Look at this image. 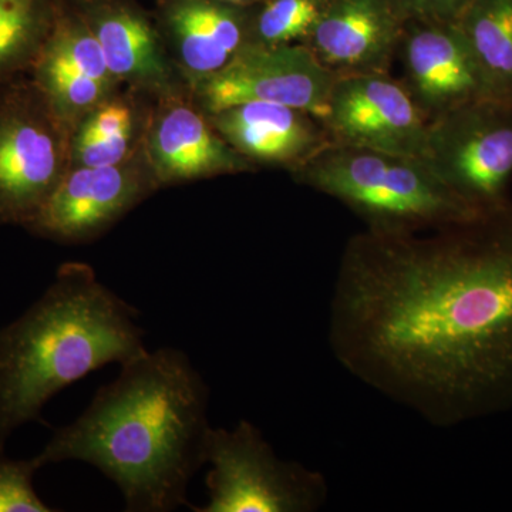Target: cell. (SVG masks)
Returning a JSON list of instances; mask_svg holds the SVG:
<instances>
[{
	"mask_svg": "<svg viewBox=\"0 0 512 512\" xmlns=\"http://www.w3.org/2000/svg\"><path fill=\"white\" fill-rule=\"evenodd\" d=\"M328 339L339 365L434 427L512 407V202L416 234L353 235Z\"/></svg>",
	"mask_w": 512,
	"mask_h": 512,
	"instance_id": "1",
	"label": "cell"
},
{
	"mask_svg": "<svg viewBox=\"0 0 512 512\" xmlns=\"http://www.w3.org/2000/svg\"><path fill=\"white\" fill-rule=\"evenodd\" d=\"M208 406L210 387L183 350L147 349L35 458L40 467H96L119 487L128 512L174 511L188 505V484L207 464Z\"/></svg>",
	"mask_w": 512,
	"mask_h": 512,
	"instance_id": "2",
	"label": "cell"
},
{
	"mask_svg": "<svg viewBox=\"0 0 512 512\" xmlns=\"http://www.w3.org/2000/svg\"><path fill=\"white\" fill-rule=\"evenodd\" d=\"M134 306L97 279L92 266L67 262L18 319L0 330V453L46 403L89 373L143 355Z\"/></svg>",
	"mask_w": 512,
	"mask_h": 512,
	"instance_id": "3",
	"label": "cell"
},
{
	"mask_svg": "<svg viewBox=\"0 0 512 512\" xmlns=\"http://www.w3.org/2000/svg\"><path fill=\"white\" fill-rule=\"evenodd\" d=\"M382 235L416 234L471 220V207L420 157L330 143L292 174Z\"/></svg>",
	"mask_w": 512,
	"mask_h": 512,
	"instance_id": "4",
	"label": "cell"
},
{
	"mask_svg": "<svg viewBox=\"0 0 512 512\" xmlns=\"http://www.w3.org/2000/svg\"><path fill=\"white\" fill-rule=\"evenodd\" d=\"M73 131L35 80L0 87V225L26 227L72 165Z\"/></svg>",
	"mask_w": 512,
	"mask_h": 512,
	"instance_id": "5",
	"label": "cell"
},
{
	"mask_svg": "<svg viewBox=\"0 0 512 512\" xmlns=\"http://www.w3.org/2000/svg\"><path fill=\"white\" fill-rule=\"evenodd\" d=\"M207 464L208 503L192 505L197 512H315L328 501L325 476L278 457L248 420L231 430L212 427Z\"/></svg>",
	"mask_w": 512,
	"mask_h": 512,
	"instance_id": "6",
	"label": "cell"
},
{
	"mask_svg": "<svg viewBox=\"0 0 512 512\" xmlns=\"http://www.w3.org/2000/svg\"><path fill=\"white\" fill-rule=\"evenodd\" d=\"M421 158L476 210L510 204L512 103L478 97L430 121Z\"/></svg>",
	"mask_w": 512,
	"mask_h": 512,
	"instance_id": "7",
	"label": "cell"
},
{
	"mask_svg": "<svg viewBox=\"0 0 512 512\" xmlns=\"http://www.w3.org/2000/svg\"><path fill=\"white\" fill-rule=\"evenodd\" d=\"M335 79L306 46L248 43L224 69L197 86L207 114L265 101L308 111L322 121Z\"/></svg>",
	"mask_w": 512,
	"mask_h": 512,
	"instance_id": "8",
	"label": "cell"
},
{
	"mask_svg": "<svg viewBox=\"0 0 512 512\" xmlns=\"http://www.w3.org/2000/svg\"><path fill=\"white\" fill-rule=\"evenodd\" d=\"M322 123L332 143L423 156L427 120L390 73L336 77Z\"/></svg>",
	"mask_w": 512,
	"mask_h": 512,
	"instance_id": "9",
	"label": "cell"
},
{
	"mask_svg": "<svg viewBox=\"0 0 512 512\" xmlns=\"http://www.w3.org/2000/svg\"><path fill=\"white\" fill-rule=\"evenodd\" d=\"M157 187L150 168L121 163L70 167L35 218L32 234L64 244L92 241Z\"/></svg>",
	"mask_w": 512,
	"mask_h": 512,
	"instance_id": "10",
	"label": "cell"
},
{
	"mask_svg": "<svg viewBox=\"0 0 512 512\" xmlns=\"http://www.w3.org/2000/svg\"><path fill=\"white\" fill-rule=\"evenodd\" d=\"M396 60L402 63L400 83L427 123L488 96L457 23L406 20Z\"/></svg>",
	"mask_w": 512,
	"mask_h": 512,
	"instance_id": "11",
	"label": "cell"
},
{
	"mask_svg": "<svg viewBox=\"0 0 512 512\" xmlns=\"http://www.w3.org/2000/svg\"><path fill=\"white\" fill-rule=\"evenodd\" d=\"M404 22L389 0H329L303 46L335 77L390 73Z\"/></svg>",
	"mask_w": 512,
	"mask_h": 512,
	"instance_id": "12",
	"label": "cell"
},
{
	"mask_svg": "<svg viewBox=\"0 0 512 512\" xmlns=\"http://www.w3.org/2000/svg\"><path fill=\"white\" fill-rule=\"evenodd\" d=\"M225 141L251 164L293 174L330 143L322 121L285 104L248 101L207 114Z\"/></svg>",
	"mask_w": 512,
	"mask_h": 512,
	"instance_id": "13",
	"label": "cell"
},
{
	"mask_svg": "<svg viewBox=\"0 0 512 512\" xmlns=\"http://www.w3.org/2000/svg\"><path fill=\"white\" fill-rule=\"evenodd\" d=\"M147 157L157 185L254 170L215 131L208 117L173 99L164 101L151 123Z\"/></svg>",
	"mask_w": 512,
	"mask_h": 512,
	"instance_id": "14",
	"label": "cell"
},
{
	"mask_svg": "<svg viewBox=\"0 0 512 512\" xmlns=\"http://www.w3.org/2000/svg\"><path fill=\"white\" fill-rule=\"evenodd\" d=\"M77 15L92 30L116 80L167 86L170 70L156 32L133 6L124 0H80Z\"/></svg>",
	"mask_w": 512,
	"mask_h": 512,
	"instance_id": "15",
	"label": "cell"
},
{
	"mask_svg": "<svg viewBox=\"0 0 512 512\" xmlns=\"http://www.w3.org/2000/svg\"><path fill=\"white\" fill-rule=\"evenodd\" d=\"M168 28L181 64L194 82L220 72L249 43V16L215 0H175Z\"/></svg>",
	"mask_w": 512,
	"mask_h": 512,
	"instance_id": "16",
	"label": "cell"
},
{
	"mask_svg": "<svg viewBox=\"0 0 512 512\" xmlns=\"http://www.w3.org/2000/svg\"><path fill=\"white\" fill-rule=\"evenodd\" d=\"M457 25L488 96L512 103V0H473Z\"/></svg>",
	"mask_w": 512,
	"mask_h": 512,
	"instance_id": "17",
	"label": "cell"
},
{
	"mask_svg": "<svg viewBox=\"0 0 512 512\" xmlns=\"http://www.w3.org/2000/svg\"><path fill=\"white\" fill-rule=\"evenodd\" d=\"M60 9V0H0V86L35 69Z\"/></svg>",
	"mask_w": 512,
	"mask_h": 512,
	"instance_id": "18",
	"label": "cell"
},
{
	"mask_svg": "<svg viewBox=\"0 0 512 512\" xmlns=\"http://www.w3.org/2000/svg\"><path fill=\"white\" fill-rule=\"evenodd\" d=\"M37 64L84 74L109 86L117 82L107 66L106 57L92 30L87 28L86 23L74 10L64 8L63 3L55 29L47 40L36 66Z\"/></svg>",
	"mask_w": 512,
	"mask_h": 512,
	"instance_id": "19",
	"label": "cell"
},
{
	"mask_svg": "<svg viewBox=\"0 0 512 512\" xmlns=\"http://www.w3.org/2000/svg\"><path fill=\"white\" fill-rule=\"evenodd\" d=\"M329 0H264L249 16V43L305 45Z\"/></svg>",
	"mask_w": 512,
	"mask_h": 512,
	"instance_id": "20",
	"label": "cell"
},
{
	"mask_svg": "<svg viewBox=\"0 0 512 512\" xmlns=\"http://www.w3.org/2000/svg\"><path fill=\"white\" fill-rule=\"evenodd\" d=\"M33 80L45 93L57 117L72 131L79 120L86 119L107 100L111 89L109 84L84 74L43 64L33 69Z\"/></svg>",
	"mask_w": 512,
	"mask_h": 512,
	"instance_id": "21",
	"label": "cell"
},
{
	"mask_svg": "<svg viewBox=\"0 0 512 512\" xmlns=\"http://www.w3.org/2000/svg\"><path fill=\"white\" fill-rule=\"evenodd\" d=\"M36 458L10 460L0 453V512H52L33 487L40 470Z\"/></svg>",
	"mask_w": 512,
	"mask_h": 512,
	"instance_id": "22",
	"label": "cell"
},
{
	"mask_svg": "<svg viewBox=\"0 0 512 512\" xmlns=\"http://www.w3.org/2000/svg\"><path fill=\"white\" fill-rule=\"evenodd\" d=\"M134 134L103 137L80 127L72 137L70 167H104L126 163L133 150Z\"/></svg>",
	"mask_w": 512,
	"mask_h": 512,
	"instance_id": "23",
	"label": "cell"
},
{
	"mask_svg": "<svg viewBox=\"0 0 512 512\" xmlns=\"http://www.w3.org/2000/svg\"><path fill=\"white\" fill-rule=\"evenodd\" d=\"M473 0H389L404 20L457 23Z\"/></svg>",
	"mask_w": 512,
	"mask_h": 512,
	"instance_id": "24",
	"label": "cell"
},
{
	"mask_svg": "<svg viewBox=\"0 0 512 512\" xmlns=\"http://www.w3.org/2000/svg\"><path fill=\"white\" fill-rule=\"evenodd\" d=\"M80 127L103 137L134 134L133 111L123 101H104L80 124Z\"/></svg>",
	"mask_w": 512,
	"mask_h": 512,
	"instance_id": "25",
	"label": "cell"
},
{
	"mask_svg": "<svg viewBox=\"0 0 512 512\" xmlns=\"http://www.w3.org/2000/svg\"><path fill=\"white\" fill-rule=\"evenodd\" d=\"M215 2L224 3V5L235 6V8H249V6L258 5L264 0H215Z\"/></svg>",
	"mask_w": 512,
	"mask_h": 512,
	"instance_id": "26",
	"label": "cell"
}]
</instances>
